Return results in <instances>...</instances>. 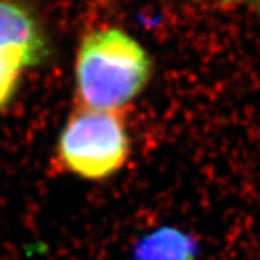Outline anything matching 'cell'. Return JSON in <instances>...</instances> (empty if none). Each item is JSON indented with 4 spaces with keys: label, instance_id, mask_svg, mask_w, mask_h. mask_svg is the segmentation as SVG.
Wrapping results in <instances>:
<instances>
[{
    "label": "cell",
    "instance_id": "6da1fadb",
    "mask_svg": "<svg viewBox=\"0 0 260 260\" xmlns=\"http://www.w3.org/2000/svg\"><path fill=\"white\" fill-rule=\"evenodd\" d=\"M150 75V58L135 38L116 28L91 32L75 59L77 106L124 110L145 90Z\"/></svg>",
    "mask_w": 260,
    "mask_h": 260
},
{
    "label": "cell",
    "instance_id": "7a4b0ae2",
    "mask_svg": "<svg viewBox=\"0 0 260 260\" xmlns=\"http://www.w3.org/2000/svg\"><path fill=\"white\" fill-rule=\"evenodd\" d=\"M130 155V136L123 110L75 106L56 140L54 164L65 174L87 181L116 175Z\"/></svg>",
    "mask_w": 260,
    "mask_h": 260
},
{
    "label": "cell",
    "instance_id": "3957f363",
    "mask_svg": "<svg viewBox=\"0 0 260 260\" xmlns=\"http://www.w3.org/2000/svg\"><path fill=\"white\" fill-rule=\"evenodd\" d=\"M49 54L47 34L32 10L16 0H0V71L23 74Z\"/></svg>",
    "mask_w": 260,
    "mask_h": 260
},
{
    "label": "cell",
    "instance_id": "277c9868",
    "mask_svg": "<svg viewBox=\"0 0 260 260\" xmlns=\"http://www.w3.org/2000/svg\"><path fill=\"white\" fill-rule=\"evenodd\" d=\"M184 239L169 229L145 237L136 247V260H185Z\"/></svg>",
    "mask_w": 260,
    "mask_h": 260
}]
</instances>
